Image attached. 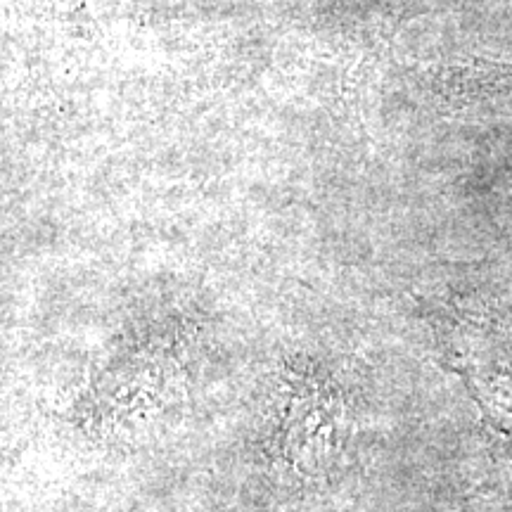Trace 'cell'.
<instances>
[{
	"instance_id": "obj_1",
	"label": "cell",
	"mask_w": 512,
	"mask_h": 512,
	"mask_svg": "<svg viewBox=\"0 0 512 512\" xmlns=\"http://www.w3.org/2000/svg\"><path fill=\"white\" fill-rule=\"evenodd\" d=\"M446 91L463 100H484L512 95V64L470 62L448 69Z\"/></svg>"
}]
</instances>
